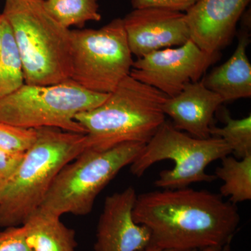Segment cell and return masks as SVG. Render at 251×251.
I'll use <instances>...</instances> for the list:
<instances>
[{"instance_id":"obj_8","label":"cell","mask_w":251,"mask_h":251,"mask_svg":"<svg viewBox=\"0 0 251 251\" xmlns=\"http://www.w3.org/2000/svg\"><path fill=\"white\" fill-rule=\"evenodd\" d=\"M71 80L86 90L109 94L130 75L134 61L122 18L99 29L71 30Z\"/></svg>"},{"instance_id":"obj_4","label":"cell","mask_w":251,"mask_h":251,"mask_svg":"<svg viewBox=\"0 0 251 251\" xmlns=\"http://www.w3.org/2000/svg\"><path fill=\"white\" fill-rule=\"evenodd\" d=\"M2 14L21 54L25 83L72 81L71 30L49 12L45 0H5Z\"/></svg>"},{"instance_id":"obj_20","label":"cell","mask_w":251,"mask_h":251,"mask_svg":"<svg viewBox=\"0 0 251 251\" xmlns=\"http://www.w3.org/2000/svg\"><path fill=\"white\" fill-rule=\"evenodd\" d=\"M36 136V129L23 128L0 122V150L25 153Z\"/></svg>"},{"instance_id":"obj_18","label":"cell","mask_w":251,"mask_h":251,"mask_svg":"<svg viewBox=\"0 0 251 251\" xmlns=\"http://www.w3.org/2000/svg\"><path fill=\"white\" fill-rule=\"evenodd\" d=\"M99 0H45L50 13L64 27H82L90 21H100Z\"/></svg>"},{"instance_id":"obj_12","label":"cell","mask_w":251,"mask_h":251,"mask_svg":"<svg viewBox=\"0 0 251 251\" xmlns=\"http://www.w3.org/2000/svg\"><path fill=\"white\" fill-rule=\"evenodd\" d=\"M251 0H199L185 13L190 39L216 53L229 42Z\"/></svg>"},{"instance_id":"obj_10","label":"cell","mask_w":251,"mask_h":251,"mask_svg":"<svg viewBox=\"0 0 251 251\" xmlns=\"http://www.w3.org/2000/svg\"><path fill=\"white\" fill-rule=\"evenodd\" d=\"M122 20L130 52L138 58L190 40L185 13L144 8L133 9Z\"/></svg>"},{"instance_id":"obj_6","label":"cell","mask_w":251,"mask_h":251,"mask_svg":"<svg viewBox=\"0 0 251 251\" xmlns=\"http://www.w3.org/2000/svg\"><path fill=\"white\" fill-rule=\"evenodd\" d=\"M231 153V149L221 138H194L166 120L132 162L130 171L140 177L155 163L171 160L174 167L161 171L154 186L161 189L186 188L194 183L216 179L215 175L206 173V168Z\"/></svg>"},{"instance_id":"obj_1","label":"cell","mask_w":251,"mask_h":251,"mask_svg":"<svg viewBox=\"0 0 251 251\" xmlns=\"http://www.w3.org/2000/svg\"><path fill=\"white\" fill-rule=\"evenodd\" d=\"M133 217L148 227L156 247L184 251L232 242L240 216L220 194L189 187L137 195Z\"/></svg>"},{"instance_id":"obj_19","label":"cell","mask_w":251,"mask_h":251,"mask_svg":"<svg viewBox=\"0 0 251 251\" xmlns=\"http://www.w3.org/2000/svg\"><path fill=\"white\" fill-rule=\"evenodd\" d=\"M223 127L211 126L210 135L221 138L231 149L234 157L241 159L251 154V116L233 119L224 115Z\"/></svg>"},{"instance_id":"obj_25","label":"cell","mask_w":251,"mask_h":251,"mask_svg":"<svg viewBox=\"0 0 251 251\" xmlns=\"http://www.w3.org/2000/svg\"><path fill=\"white\" fill-rule=\"evenodd\" d=\"M4 21V15L0 14V54L1 50V44H2V25Z\"/></svg>"},{"instance_id":"obj_3","label":"cell","mask_w":251,"mask_h":251,"mask_svg":"<svg viewBox=\"0 0 251 251\" xmlns=\"http://www.w3.org/2000/svg\"><path fill=\"white\" fill-rule=\"evenodd\" d=\"M14 176L0 192V227L22 226L40 206L59 171L86 150L85 134L36 128Z\"/></svg>"},{"instance_id":"obj_13","label":"cell","mask_w":251,"mask_h":251,"mask_svg":"<svg viewBox=\"0 0 251 251\" xmlns=\"http://www.w3.org/2000/svg\"><path fill=\"white\" fill-rule=\"evenodd\" d=\"M224 100L209 90L202 81L190 82L179 94L168 97L163 105L166 116L173 120L176 129L194 138L211 137V122Z\"/></svg>"},{"instance_id":"obj_5","label":"cell","mask_w":251,"mask_h":251,"mask_svg":"<svg viewBox=\"0 0 251 251\" xmlns=\"http://www.w3.org/2000/svg\"><path fill=\"white\" fill-rule=\"evenodd\" d=\"M145 145L126 143L105 150L86 149L59 171L34 214L58 217L90 214L100 193L131 164Z\"/></svg>"},{"instance_id":"obj_24","label":"cell","mask_w":251,"mask_h":251,"mask_svg":"<svg viewBox=\"0 0 251 251\" xmlns=\"http://www.w3.org/2000/svg\"><path fill=\"white\" fill-rule=\"evenodd\" d=\"M223 247H224V246H223V247H221V246H217V247H207L204 248V249L180 251L176 250V249H165V248L156 247V246L152 245V244H150L148 247L139 251H221Z\"/></svg>"},{"instance_id":"obj_11","label":"cell","mask_w":251,"mask_h":251,"mask_svg":"<svg viewBox=\"0 0 251 251\" xmlns=\"http://www.w3.org/2000/svg\"><path fill=\"white\" fill-rule=\"evenodd\" d=\"M133 186L106 197L97 224L94 251H139L150 245L151 232L133 217Z\"/></svg>"},{"instance_id":"obj_2","label":"cell","mask_w":251,"mask_h":251,"mask_svg":"<svg viewBox=\"0 0 251 251\" xmlns=\"http://www.w3.org/2000/svg\"><path fill=\"white\" fill-rule=\"evenodd\" d=\"M166 94L126 77L97 108L75 120L85 130L86 149L105 150L120 144H147L166 121Z\"/></svg>"},{"instance_id":"obj_16","label":"cell","mask_w":251,"mask_h":251,"mask_svg":"<svg viewBox=\"0 0 251 251\" xmlns=\"http://www.w3.org/2000/svg\"><path fill=\"white\" fill-rule=\"evenodd\" d=\"M221 166L215 171L216 179L223 185L220 195L229 198L232 204L247 202L251 200V154L238 159L234 156L224 157Z\"/></svg>"},{"instance_id":"obj_21","label":"cell","mask_w":251,"mask_h":251,"mask_svg":"<svg viewBox=\"0 0 251 251\" xmlns=\"http://www.w3.org/2000/svg\"><path fill=\"white\" fill-rule=\"evenodd\" d=\"M0 251H31L23 226L6 227L0 232Z\"/></svg>"},{"instance_id":"obj_15","label":"cell","mask_w":251,"mask_h":251,"mask_svg":"<svg viewBox=\"0 0 251 251\" xmlns=\"http://www.w3.org/2000/svg\"><path fill=\"white\" fill-rule=\"evenodd\" d=\"M22 226L31 251H75L77 247L75 231L58 216L34 214Z\"/></svg>"},{"instance_id":"obj_17","label":"cell","mask_w":251,"mask_h":251,"mask_svg":"<svg viewBox=\"0 0 251 251\" xmlns=\"http://www.w3.org/2000/svg\"><path fill=\"white\" fill-rule=\"evenodd\" d=\"M24 83L22 59L11 26L4 16L0 54V97L11 93Z\"/></svg>"},{"instance_id":"obj_26","label":"cell","mask_w":251,"mask_h":251,"mask_svg":"<svg viewBox=\"0 0 251 251\" xmlns=\"http://www.w3.org/2000/svg\"><path fill=\"white\" fill-rule=\"evenodd\" d=\"M230 244L231 242L225 244L221 251H230Z\"/></svg>"},{"instance_id":"obj_9","label":"cell","mask_w":251,"mask_h":251,"mask_svg":"<svg viewBox=\"0 0 251 251\" xmlns=\"http://www.w3.org/2000/svg\"><path fill=\"white\" fill-rule=\"evenodd\" d=\"M219 57L204 52L190 39L183 45L155 51L133 63L130 76L154 87L167 97L198 82Z\"/></svg>"},{"instance_id":"obj_7","label":"cell","mask_w":251,"mask_h":251,"mask_svg":"<svg viewBox=\"0 0 251 251\" xmlns=\"http://www.w3.org/2000/svg\"><path fill=\"white\" fill-rule=\"evenodd\" d=\"M108 96L86 90L72 81L51 85L24 83L0 97V122L29 129L53 127L85 134L75 115L97 108Z\"/></svg>"},{"instance_id":"obj_23","label":"cell","mask_w":251,"mask_h":251,"mask_svg":"<svg viewBox=\"0 0 251 251\" xmlns=\"http://www.w3.org/2000/svg\"><path fill=\"white\" fill-rule=\"evenodd\" d=\"M25 153H14L0 150V192L14 176L23 161Z\"/></svg>"},{"instance_id":"obj_22","label":"cell","mask_w":251,"mask_h":251,"mask_svg":"<svg viewBox=\"0 0 251 251\" xmlns=\"http://www.w3.org/2000/svg\"><path fill=\"white\" fill-rule=\"evenodd\" d=\"M199 0H131L133 9L158 8L184 13L193 7Z\"/></svg>"},{"instance_id":"obj_14","label":"cell","mask_w":251,"mask_h":251,"mask_svg":"<svg viewBox=\"0 0 251 251\" xmlns=\"http://www.w3.org/2000/svg\"><path fill=\"white\" fill-rule=\"evenodd\" d=\"M249 44V34L244 31L239 36L238 45L230 58L214 68L202 81L224 102L251 97V64L247 53Z\"/></svg>"}]
</instances>
